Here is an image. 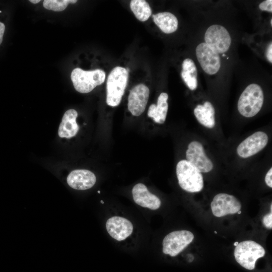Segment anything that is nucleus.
Returning <instances> with one entry per match:
<instances>
[{
	"instance_id": "1",
	"label": "nucleus",
	"mask_w": 272,
	"mask_h": 272,
	"mask_svg": "<svg viewBox=\"0 0 272 272\" xmlns=\"http://www.w3.org/2000/svg\"><path fill=\"white\" fill-rule=\"evenodd\" d=\"M128 75L125 68L116 66L109 74L106 83V103L111 107L118 106L126 88Z\"/></svg>"
},
{
	"instance_id": "2",
	"label": "nucleus",
	"mask_w": 272,
	"mask_h": 272,
	"mask_svg": "<svg viewBox=\"0 0 272 272\" xmlns=\"http://www.w3.org/2000/svg\"><path fill=\"white\" fill-rule=\"evenodd\" d=\"M263 99L261 87L256 84H250L239 97L237 104L239 113L246 117L255 116L261 109Z\"/></svg>"
},
{
	"instance_id": "3",
	"label": "nucleus",
	"mask_w": 272,
	"mask_h": 272,
	"mask_svg": "<svg viewBox=\"0 0 272 272\" xmlns=\"http://www.w3.org/2000/svg\"><path fill=\"white\" fill-rule=\"evenodd\" d=\"M176 175L179 185L183 190L197 192L202 189L203 180L201 172L186 160L177 163Z\"/></svg>"
},
{
	"instance_id": "4",
	"label": "nucleus",
	"mask_w": 272,
	"mask_h": 272,
	"mask_svg": "<svg viewBox=\"0 0 272 272\" xmlns=\"http://www.w3.org/2000/svg\"><path fill=\"white\" fill-rule=\"evenodd\" d=\"M265 254L264 248L252 240L243 241L238 243L234 252L236 261L248 270L254 269L256 260L264 256Z\"/></svg>"
},
{
	"instance_id": "5",
	"label": "nucleus",
	"mask_w": 272,
	"mask_h": 272,
	"mask_svg": "<svg viewBox=\"0 0 272 272\" xmlns=\"http://www.w3.org/2000/svg\"><path fill=\"white\" fill-rule=\"evenodd\" d=\"M105 77V73L102 70L86 71L78 67L72 71L71 76L75 89L81 93L92 91L104 82Z\"/></svg>"
},
{
	"instance_id": "6",
	"label": "nucleus",
	"mask_w": 272,
	"mask_h": 272,
	"mask_svg": "<svg viewBox=\"0 0 272 272\" xmlns=\"http://www.w3.org/2000/svg\"><path fill=\"white\" fill-rule=\"evenodd\" d=\"M193 239V234L189 231H173L167 234L163 240V252L171 256H175L183 250Z\"/></svg>"
},
{
	"instance_id": "7",
	"label": "nucleus",
	"mask_w": 272,
	"mask_h": 272,
	"mask_svg": "<svg viewBox=\"0 0 272 272\" xmlns=\"http://www.w3.org/2000/svg\"><path fill=\"white\" fill-rule=\"evenodd\" d=\"M205 43L218 53L226 52L231 42L227 29L219 25H213L207 30L205 35Z\"/></svg>"
},
{
	"instance_id": "8",
	"label": "nucleus",
	"mask_w": 272,
	"mask_h": 272,
	"mask_svg": "<svg viewBox=\"0 0 272 272\" xmlns=\"http://www.w3.org/2000/svg\"><path fill=\"white\" fill-rule=\"evenodd\" d=\"M211 207L213 214L221 217L237 213L241 208V204L234 196L220 193L214 196Z\"/></svg>"
},
{
	"instance_id": "9",
	"label": "nucleus",
	"mask_w": 272,
	"mask_h": 272,
	"mask_svg": "<svg viewBox=\"0 0 272 272\" xmlns=\"http://www.w3.org/2000/svg\"><path fill=\"white\" fill-rule=\"evenodd\" d=\"M196 55L203 70L209 75L216 74L221 66L218 53L205 43H200L196 48Z\"/></svg>"
},
{
	"instance_id": "10",
	"label": "nucleus",
	"mask_w": 272,
	"mask_h": 272,
	"mask_svg": "<svg viewBox=\"0 0 272 272\" xmlns=\"http://www.w3.org/2000/svg\"><path fill=\"white\" fill-rule=\"evenodd\" d=\"M186 160L200 172L207 173L213 168L211 160L205 154L201 143L197 141L191 142L186 152Z\"/></svg>"
},
{
	"instance_id": "11",
	"label": "nucleus",
	"mask_w": 272,
	"mask_h": 272,
	"mask_svg": "<svg viewBox=\"0 0 272 272\" xmlns=\"http://www.w3.org/2000/svg\"><path fill=\"white\" fill-rule=\"evenodd\" d=\"M267 142V134L262 131H257L239 144L237 149V154L242 158H248L262 150Z\"/></svg>"
},
{
	"instance_id": "12",
	"label": "nucleus",
	"mask_w": 272,
	"mask_h": 272,
	"mask_svg": "<svg viewBox=\"0 0 272 272\" xmlns=\"http://www.w3.org/2000/svg\"><path fill=\"white\" fill-rule=\"evenodd\" d=\"M147 86L140 84L130 91L128 98V109L132 115L138 116L145 111L149 96Z\"/></svg>"
},
{
	"instance_id": "13",
	"label": "nucleus",
	"mask_w": 272,
	"mask_h": 272,
	"mask_svg": "<svg viewBox=\"0 0 272 272\" xmlns=\"http://www.w3.org/2000/svg\"><path fill=\"white\" fill-rule=\"evenodd\" d=\"M106 228L110 236L117 241L125 240L133 231L132 223L126 218L114 216L106 223Z\"/></svg>"
},
{
	"instance_id": "14",
	"label": "nucleus",
	"mask_w": 272,
	"mask_h": 272,
	"mask_svg": "<svg viewBox=\"0 0 272 272\" xmlns=\"http://www.w3.org/2000/svg\"><path fill=\"white\" fill-rule=\"evenodd\" d=\"M132 194L134 201L142 207L155 210L161 206L160 199L149 192L146 186L143 183H138L133 186Z\"/></svg>"
},
{
	"instance_id": "15",
	"label": "nucleus",
	"mask_w": 272,
	"mask_h": 272,
	"mask_svg": "<svg viewBox=\"0 0 272 272\" xmlns=\"http://www.w3.org/2000/svg\"><path fill=\"white\" fill-rule=\"evenodd\" d=\"M66 180L71 187L77 190H86L94 185L96 178L95 174L89 170L77 169L69 174Z\"/></svg>"
},
{
	"instance_id": "16",
	"label": "nucleus",
	"mask_w": 272,
	"mask_h": 272,
	"mask_svg": "<svg viewBox=\"0 0 272 272\" xmlns=\"http://www.w3.org/2000/svg\"><path fill=\"white\" fill-rule=\"evenodd\" d=\"M77 116V112L73 109L64 113L58 128V134L59 137L70 139L77 134L79 129V126L76 122Z\"/></svg>"
},
{
	"instance_id": "17",
	"label": "nucleus",
	"mask_w": 272,
	"mask_h": 272,
	"mask_svg": "<svg viewBox=\"0 0 272 272\" xmlns=\"http://www.w3.org/2000/svg\"><path fill=\"white\" fill-rule=\"evenodd\" d=\"M168 99L167 93H161L158 97L157 104H152L150 106L148 116L152 118L155 122L162 124L165 122L168 109Z\"/></svg>"
},
{
	"instance_id": "18",
	"label": "nucleus",
	"mask_w": 272,
	"mask_h": 272,
	"mask_svg": "<svg viewBox=\"0 0 272 272\" xmlns=\"http://www.w3.org/2000/svg\"><path fill=\"white\" fill-rule=\"evenodd\" d=\"M194 114L198 121L203 126L210 128L214 127L215 109L210 102L197 105L194 109Z\"/></svg>"
},
{
	"instance_id": "19",
	"label": "nucleus",
	"mask_w": 272,
	"mask_h": 272,
	"mask_svg": "<svg viewBox=\"0 0 272 272\" xmlns=\"http://www.w3.org/2000/svg\"><path fill=\"white\" fill-rule=\"evenodd\" d=\"M153 18L156 25L165 33H172L177 29V19L171 13H159L153 15Z\"/></svg>"
},
{
	"instance_id": "20",
	"label": "nucleus",
	"mask_w": 272,
	"mask_h": 272,
	"mask_svg": "<svg viewBox=\"0 0 272 272\" xmlns=\"http://www.w3.org/2000/svg\"><path fill=\"white\" fill-rule=\"evenodd\" d=\"M181 76L185 84L191 90L197 86V69L193 61L190 58L184 59L182 64Z\"/></svg>"
},
{
	"instance_id": "21",
	"label": "nucleus",
	"mask_w": 272,
	"mask_h": 272,
	"mask_svg": "<svg viewBox=\"0 0 272 272\" xmlns=\"http://www.w3.org/2000/svg\"><path fill=\"white\" fill-rule=\"evenodd\" d=\"M130 7L135 17L142 22L147 21L152 14L151 9L146 1L132 0Z\"/></svg>"
},
{
	"instance_id": "22",
	"label": "nucleus",
	"mask_w": 272,
	"mask_h": 272,
	"mask_svg": "<svg viewBox=\"0 0 272 272\" xmlns=\"http://www.w3.org/2000/svg\"><path fill=\"white\" fill-rule=\"evenodd\" d=\"M76 0H45L43 1V7L53 11L59 12L64 10L69 4H75Z\"/></svg>"
},
{
	"instance_id": "23",
	"label": "nucleus",
	"mask_w": 272,
	"mask_h": 272,
	"mask_svg": "<svg viewBox=\"0 0 272 272\" xmlns=\"http://www.w3.org/2000/svg\"><path fill=\"white\" fill-rule=\"evenodd\" d=\"M259 8L261 11L272 12V1L266 0L261 3L259 5Z\"/></svg>"
},
{
	"instance_id": "24",
	"label": "nucleus",
	"mask_w": 272,
	"mask_h": 272,
	"mask_svg": "<svg viewBox=\"0 0 272 272\" xmlns=\"http://www.w3.org/2000/svg\"><path fill=\"white\" fill-rule=\"evenodd\" d=\"M263 225L267 228L271 229L272 228V213H270L265 215L262 220Z\"/></svg>"
},
{
	"instance_id": "25",
	"label": "nucleus",
	"mask_w": 272,
	"mask_h": 272,
	"mask_svg": "<svg viewBox=\"0 0 272 272\" xmlns=\"http://www.w3.org/2000/svg\"><path fill=\"white\" fill-rule=\"evenodd\" d=\"M272 168H271L267 172L265 177V182L269 187H272Z\"/></svg>"
},
{
	"instance_id": "26",
	"label": "nucleus",
	"mask_w": 272,
	"mask_h": 272,
	"mask_svg": "<svg viewBox=\"0 0 272 272\" xmlns=\"http://www.w3.org/2000/svg\"><path fill=\"white\" fill-rule=\"evenodd\" d=\"M266 56L268 60L270 63H271L272 62V43H271L269 44V45H268L267 47Z\"/></svg>"
},
{
	"instance_id": "27",
	"label": "nucleus",
	"mask_w": 272,
	"mask_h": 272,
	"mask_svg": "<svg viewBox=\"0 0 272 272\" xmlns=\"http://www.w3.org/2000/svg\"><path fill=\"white\" fill-rule=\"evenodd\" d=\"M5 30V26L4 23L0 22V44L3 41V38Z\"/></svg>"
},
{
	"instance_id": "28",
	"label": "nucleus",
	"mask_w": 272,
	"mask_h": 272,
	"mask_svg": "<svg viewBox=\"0 0 272 272\" xmlns=\"http://www.w3.org/2000/svg\"><path fill=\"white\" fill-rule=\"evenodd\" d=\"M30 2L33 4H37L40 2V0H30Z\"/></svg>"
},
{
	"instance_id": "29",
	"label": "nucleus",
	"mask_w": 272,
	"mask_h": 272,
	"mask_svg": "<svg viewBox=\"0 0 272 272\" xmlns=\"http://www.w3.org/2000/svg\"><path fill=\"white\" fill-rule=\"evenodd\" d=\"M238 243H238V242H235L234 243V245L235 246H236L238 244Z\"/></svg>"
},
{
	"instance_id": "30",
	"label": "nucleus",
	"mask_w": 272,
	"mask_h": 272,
	"mask_svg": "<svg viewBox=\"0 0 272 272\" xmlns=\"http://www.w3.org/2000/svg\"><path fill=\"white\" fill-rule=\"evenodd\" d=\"M237 213H238V214H240L241 213V211L240 210Z\"/></svg>"
},
{
	"instance_id": "31",
	"label": "nucleus",
	"mask_w": 272,
	"mask_h": 272,
	"mask_svg": "<svg viewBox=\"0 0 272 272\" xmlns=\"http://www.w3.org/2000/svg\"><path fill=\"white\" fill-rule=\"evenodd\" d=\"M100 202H101V203H104V201H103L102 200H101L100 201Z\"/></svg>"
},
{
	"instance_id": "32",
	"label": "nucleus",
	"mask_w": 272,
	"mask_h": 272,
	"mask_svg": "<svg viewBox=\"0 0 272 272\" xmlns=\"http://www.w3.org/2000/svg\"><path fill=\"white\" fill-rule=\"evenodd\" d=\"M270 24H271V25H272V19H271L270 20Z\"/></svg>"
},
{
	"instance_id": "33",
	"label": "nucleus",
	"mask_w": 272,
	"mask_h": 272,
	"mask_svg": "<svg viewBox=\"0 0 272 272\" xmlns=\"http://www.w3.org/2000/svg\"><path fill=\"white\" fill-rule=\"evenodd\" d=\"M214 233H215V234H217V231H214Z\"/></svg>"
},
{
	"instance_id": "34",
	"label": "nucleus",
	"mask_w": 272,
	"mask_h": 272,
	"mask_svg": "<svg viewBox=\"0 0 272 272\" xmlns=\"http://www.w3.org/2000/svg\"><path fill=\"white\" fill-rule=\"evenodd\" d=\"M98 193H100V191H98Z\"/></svg>"
}]
</instances>
